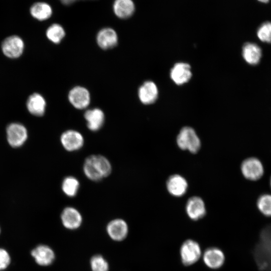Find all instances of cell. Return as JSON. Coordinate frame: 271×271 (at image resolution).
Wrapping results in <instances>:
<instances>
[{
	"label": "cell",
	"mask_w": 271,
	"mask_h": 271,
	"mask_svg": "<svg viewBox=\"0 0 271 271\" xmlns=\"http://www.w3.org/2000/svg\"><path fill=\"white\" fill-rule=\"evenodd\" d=\"M46 102L43 96L39 93L31 94L27 101V107L28 111L33 115L40 116L45 111Z\"/></svg>",
	"instance_id": "21"
},
{
	"label": "cell",
	"mask_w": 271,
	"mask_h": 271,
	"mask_svg": "<svg viewBox=\"0 0 271 271\" xmlns=\"http://www.w3.org/2000/svg\"><path fill=\"white\" fill-rule=\"evenodd\" d=\"M261 3H266L268 2L270 0H257Z\"/></svg>",
	"instance_id": "32"
},
{
	"label": "cell",
	"mask_w": 271,
	"mask_h": 271,
	"mask_svg": "<svg viewBox=\"0 0 271 271\" xmlns=\"http://www.w3.org/2000/svg\"><path fill=\"white\" fill-rule=\"evenodd\" d=\"M158 95L156 84L152 81H145L139 88L138 96L142 103L150 104L154 103Z\"/></svg>",
	"instance_id": "18"
},
{
	"label": "cell",
	"mask_w": 271,
	"mask_h": 271,
	"mask_svg": "<svg viewBox=\"0 0 271 271\" xmlns=\"http://www.w3.org/2000/svg\"><path fill=\"white\" fill-rule=\"evenodd\" d=\"M177 144L181 150L193 154L197 153L201 147L199 138L194 129L189 126H185L180 130L177 137Z\"/></svg>",
	"instance_id": "2"
},
{
	"label": "cell",
	"mask_w": 271,
	"mask_h": 271,
	"mask_svg": "<svg viewBox=\"0 0 271 271\" xmlns=\"http://www.w3.org/2000/svg\"><path fill=\"white\" fill-rule=\"evenodd\" d=\"M225 255L220 248L216 247H209L203 254V260L209 268L216 269L220 268L224 263Z\"/></svg>",
	"instance_id": "13"
},
{
	"label": "cell",
	"mask_w": 271,
	"mask_h": 271,
	"mask_svg": "<svg viewBox=\"0 0 271 271\" xmlns=\"http://www.w3.org/2000/svg\"><path fill=\"white\" fill-rule=\"evenodd\" d=\"M83 170L88 179L97 182L108 177L111 174L112 166L109 160L104 156L93 155L85 159Z\"/></svg>",
	"instance_id": "1"
},
{
	"label": "cell",
	"mask_w": 271,
	"mask_h": 271,
	"mask_svg": "<svg viewBox=\"0 0 271 271\" xmlns=\"http://www.w3.org/2000/svg\"><path fill=\"white\" fill-rule=\"evenodd\" d=\"M114 15L121 19L131 17L135 11V5L132 0H115L113 4Z\"/></svg>",
	"instance_id": "20"
},
{
	"label": "cell",
	"mask_w": 271,
	"mask_h": 271,
	"mask_svg": "<svg viewBox=\"0 0 271 271\" xmlns=\"http://www.w3.org/2000/svg\"><path fill=\"white\" fill-rule=\"evenodd\" d=\"M31 255L36 263L40 266H48L55 259V253L53 249L46 244H39L31 251Z\"/></svg>",
	"instance_id": "8"
},
{
	"label": "cell",
	"mask_w": 271,
	"mask_h": 271,
	"mask_svg": "<svg viewBox=\"0 0 271 271\" xmlns=\"http://www.w3.org/2000/svg\"><path fill=\"white\" fill-rule=\"evenodd\" d=\"M257 266L262 271H271V247L259 243L253 252Z\"/></svg>",
	"instance_id": "12"
},
{
	"label": "cell",
	"mask_w": 271,
	"mask_h": 271,
	"mask_svg": "<svg viewBox=\"0 0 271 271\" xmlns=\"http://www.w3.org/2000/svg\"><path fill=\"white\" fill-rule=\"evenodd\" d=\"M59 1L64 5L69 6L74 4V3L77 1H81V0H59Z\"/></svg>",
	"instance_id": "31"
},
{
	"label": "cell",
	"mask_w": 271,
	"mask_h": 271,
	"mask_svg": "<svg viewBox=\"0 0 271 271\" xmlns=\"http://www.w3.org/2000/svg\"><path fill=\"white\" fill-rule=\"evenodd\" d=\"M109 237L115 241L124 240L128 233V226L125 220L115 218L109 221L106 227Z\"/></svg>",
	"instance_id": "10"
},
{
	"label": "cell",
	"mask_w": 271,
	"mask_h": 271,
	"mask_svg": "<svg viewBox=\"0 0 271 271\" xmlns=\"http://www.w3.org/2000/svg\"><path fill=\"white\" fill-rule=\"evenodd\" d=\"M0 234H1V228H0Z\"/></svg>",
	"instance_id": "34"
},
{
	"label": "cell",
	"mask_w": 271,
	"mask_h": 271,
	"mask_svg": "<svg viewBox=\"0 0 271 271\" xmlns=\"http://www.w3.org/2000/svg\"><path fill=\"white\" fill-rule=\"evenodd\" d=\"M63 226L69 230H75L80 227L82 217L80 212L73 207H65L61 214Z\"/></svg>",
	"instance_id": "11"
},
{
	"label": "cell",
	"mask_w": 271,
	"mask_h": 271,
	"mask_svg": "<svg viewBox=\"0 0 271 271\" xmlns=\"http://www.w3.org/2000/svg\"><path fill=\"white\" fill-rule=\"evenodd\" d=\"M191 76L190 66L186 63H177L170 71L171 78L177 85L187 82Z\"/></svg>",
	"instance_id": "16"
},
{
	"label": "cell",
	"mask_w": 271,
	"mask_h": 271,
	"mask_svg": "<svg viewBox=\"0 0 271 271\" xmlns=\"http://www.w3.org/2000/svg\"><path fill=\"white\" fill-rule=\"evenodd\" d=\"M24 49V43L20 37L16 35L6 38L2 44V50L4 54L10 58L19 57Z\"/></svg>",
	"instance_id": "5"
},
{
	"label": "cell",
	"mask_w": 271,
	"mask_h": 271,
	"mask_svg": "<svg viewBox=\"0 0 271 271\" xmlns=\"http://www.w3.org/2000/svg\"><path fill=\"white\" fill-rule=\"evenodd\" d=\"M242 56L244 59L248 64L256 65L259 63L261 58V51L257 45L247 43L243 47Z\"/></svg>",
	"instance_id": "23"
},
{
	"label": "cell",
	"mask_w": 271,
	"mask_h": 271,
	"mask_svg": "<svg viewBox=\"0 0 271 271\" xmlns=\"http://www.w3.org/2000/svg\"><path fill=\"white\" fill-rule=\"evenodd\" d=\"M186 211L188 217L193 220H198L203 218L206 214L203 200L197 196L190 198L186 203Z\"/></svg>",
	"instance_id": "15"
},
{
	"label": "cell",
	"mask_w": 271,
	"mask_h": 271,
	"mask_svg": "<svg viewBox=\"0 0 271 271\" xmlns=\"http://www.w3.org/2000/svg\"><path fill=\"white\" fill-rule=\"evenodd\" d=\"M169 193L175 197H181L187 191L188 184L186 179L178 174L171 175L166 183Z\"/></svg>",
	"instance_id": "17"
},
{
	"label": "cell",
	"mask_w": 271,
	"mask_h": 271,
	"mask_svg": "<svg viewBox=\"0 0 271 271\" xmlns=\"http://www.w3.org/2000/svg\"><path fill=\"white\" fill-rule=\"evenodd\" d=\"M270 187H271V177H270Z\"/></svg>",
	"instance_id": "33"
},
{
	"label": "cell",
	"mask_w": 271,
	"mask_h": 271,
	"mask_svg": "<svg viewBox=\"0 0 271 271\" xmlns=\"http://www.w3.org/2000/svg\"><path fill=\"white\" fill-rule=\"evenodd\" d=\"M68 99L75 108L83 109L87 107L90 103V94L86 88L77 86L70 90Z\"/></svg>",
	"instance_id": "7"
},
{
	"label": "cell",
	"mask_w": 271,
	"mask_h": 271,
	"mask_svg": "<svg viewBox=\"0 0 271 271\" xmlns=\"http://www.w3.org/2000/svg\"><path fill=\"white\" fill-rule=\"evenodd\" d=\"M30 12L34 18L42 21L49 19L53 14V10L48 3L37 2L31 6Z\"/></svg>",
	"instance_id": "22"
},
{
	"label": "cell",
	"mask_w": 271,
	"mask_h": 271,
	"mask_svg": "<svg viewBox=\"0 0 271 271\" xmlns=\"http://www.w3.org/2000/svg\"><path fill=\"white\" fill-rule=\"evenodd\" d=\"M84 118L88 129L93 131L99 130L103 126L105 120L103 111L98 108L90 109L85 111Z\"/></svg>",
	"instance_id": "19"
},
{
	"label": "cell",
	"mask_w": 271,
	"mask_h": 271,
	"mask_svg": "<svg viewBox=\"0 0 271 271\" xmlns=\"http://www.w3.org/2000/svg\"><path fill=\"white\" fill-rule=\"evenodd\" d=\"M96 42L98 46L103 50L112 48L118 43L117 33L111 28H102L97 33Z\"/></svg>",
	"instance_id": "14"
},
{
	"label": "cell",
	"mask_w": 271,
	"mask_h": 271,
	"mask_svg": "<svg viewBox=\"0 0 271 271\" xmlns=\"http://www.w3.org/2000/svg\"><path fill=\"white\" fill-rule=\"evenodd\" d=\"M180 254L181 261L184 265H191L196 263L201 256L200 246L194 240L187 239L180 247Z\"/></svg>",
	"instance_id": "3"
},
{
	"label": "cell",
	"mask_w": 271,
	"mask_h": 271,
	"mask_svg": "<svg viewBox=\"0 0 271 271\" xmlns=\"http://www.w3.org/2000/svg\"><path fill=\"white\" fill-rule=\"evenodd\" d=\"M91 271H109V264L101 254L93 255L90 260Z\"/></svg>",
	"instance_id": "26"
},
{
	"label": "cell",
	"mask_w": 271,
	"mask_h": 271,
	"mask_svg": "<svg viewBox=\"0 0 271 271\" xmlns=\"http://www.w3.org/2000/svg\"><path fill=\"white\" fill-rule=\"evenodd\" d=\"M11 262V257L9 252L5 248L0 247V271L6 270Z\"/></svg>",
	"instance_id": "29"
},
{
	"label": "cell",
	"mask_w": 271,
	"mask_h": 271,
	"mask_svg": "<svg viewBox=\"0 0 271 271\" xmlns=\"http://www.w3.org/2000/svg\"><path fill=\"white\" fill-rule=\"evenodd\" d=\"M260 243L271 247V224L265 226L260 234Z\"/></svg>",
	"instance_id": "30"
},
{
	"label": "cell",
	"mask_w": 271,
	"mask_h": 271,
	"mask_svg": "<svg viewBox=\"0 0 271 271\" xmlns=\"http://www.w3.org/2000/svg\"><path fill=\"white\" fill-rule=\"evenodd\" d=\"M257 35L259 39L265 43H271V22H266L258 28Z\"/></svg>",
	"instance_id": "28"
},
{
	"label": "cell",
	"mask_w": 271,
	"mask_h": 271,
	"mask_svg": "<svg viewBox=\"0 0 271 271\" xmlns=\"http://www.w3.org/2000/svg\"><path fill=\"white\" fill-rule=\"evenodd\" d=\"M61 143L63 148L68 152L80 150L84 143L82 134L75 130L69 129L64 131L60 137Z\"/></svg>",
	"instance_id": "9"
},
{
	"label": "cell",
	"mask_w": 271,
	"mask_h": 271,
	"mask_svg": "<svg viewBox=\"0 0 271 271\" xmlns=\"http://www.w3.org/2000/svg\"><path fill=\"white\" fill-rule=\"evenodd\" d=\"M241 171L247 179L256 181L263 174V167L261 162L257 158L251 157L244 160L241 165Z\"/></svg>",
	"instance_id": "4"
},
{
	"label": "cell",
	"mask_w": 271,
	"mask_h": 271,
	"mask_svg": "<svg viewBox=\"0 0 271 271\" xmlns=\"http://www.w3.org/2000/svg\"><path fill=\"white\" fill-rule=\"evenodd\" d=\"M65 34L63 27L60 24L56 23L50 26L46 32L47 38L55 44L60 43L64 38Z\"/></svg>",
	"instance_id": "25"
},
{
	"label": "cell",
	"mask_w": 271,
	"mask_h": 271,
	"mask_svg": "<svg viewBox=\"0 0 271 271\" xmlns=\"http://www.w3.org/2000/svg\"><path fill=\"white\" fill-rule=\"evenodd\" d=\"M257 206L260 212L266 216H271V195L265 194L257 199Z\"/></svg>",
	"instance_id": "27"
},
{
	"label": "cell",
	"mask_w": 271,
	"mask_h": 271,
	"mask_svg": "<svg viewBox=\"0 0 271 271\" xmlns=\"http://www.w3.org/2000/svg\"><path fill=\"white\" fill-rule=\"evenodd\" d=\"M79 187V182L73 176L65 177L63 179L61 185L63 192L69 197L75 196L78 192Z\"/></svg>",
	"instance_id": "24"
},
{
	"label": "cell",
	"mask_w": 271,
	"mask_h": 271,
	"mask_svg": "<svg viewBox=\"0 0 271 271\" xmlns=\"http://www.w3.org/2000/svg\"><path fill=\"white\" fill-rule=\"evenodd\" d=\"M7 136L10 146L17 148L24 144L27 139L28 132L26 127L22 124L13 123L7 127Z\"/></svg>",
	"instance_id": "6"
}]
</instances>
